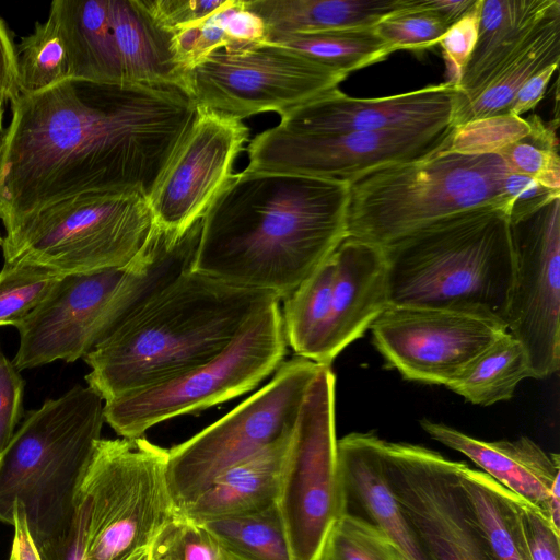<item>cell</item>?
I'll return each mask as SVG.
<instances>
[{"label":"cell","mask_w":560,"mask_h":560,"mask_svg":"<svg viewBox=\"0 0 560 560\" xmlns=\"http://www.w3.org/2000/svg\"><path fill=\"white\" fill-rule=\"evenodd\" d=\"M160 289L158 273L131 261L122 268L62 277L46 299L14 325L22 371L83 359Z\"/></svg>","instance_id":"30bf717a"},{"label":"cell","mask_w":560,"mask_h":560,"mask_svg":"<svg viewBox=\"0 0 560 560\" xmlns=\"http://www.w3.org/2000/svg\"><path fill=\"white\" fill-rule=\"evenodd\" d=\"M510 172L499 154L443 150L374 171L349 185L347 237L383 247L443 218L502 206Z\"/></svg>","instance_id":"52a82bcc"},{"label":"cell","mask_w":560,"mask_h":560,"mask_svg":"<svg viewBox=\"0 0 560 560\" xmlns=\"http://www.w3.org/2000/svg\"><path fill=\"white\" fill-rule=\"evenodd\" d=\"M13 539L9 560H42L38 550L30 535L25 513L22 505H13Z\"/></svg>","instance_id":"f907efd6"},{"label":"cell","mask_w":560,"mask_h":560,"mask_svg":"<svg viewBox=\"0 0 560 560\" xmlns=\"http://www.w3.org/2000/svg\"><path fill=\"white\" fill-rule=\"evenodd\" d=\"M527 377H530L528 354L505 330L446 387L471 404L490 406L509 400L520 382Z\"/></svg>","instance_id":"f546056e"},{"label":"cell","mask_w":560,"mask_h":560,"mask_svg":"<svg viewBox=\"0 0 560 560\" xmlns=\"http://www.w3.org/2000/svg\"><path fill=\"white\" fill-rule=\"evenodd\" d=\"M558 1L480 0L478 38L457 84L455 114L472 102L526 45Z\"/></svg>","instance_id":"603a6c76"},{"label":"cell","mask_w":560,"mask_h":560,"mask_svg":"<svg viewBox=\"0 0 560 560\" xmlns=\"http://www.w3.org/2000/svg\"><path fill=\"white\" fill-rule=\"evenodd\" d=\"M560 197L559 191L551 190L535 178L509 172L502 184V208L509 217V221H516L545 203L549 200Z\"/></svg>","instance_id":"7bdbcfd3"},{"label":"cell","mask_w":560,"mask_h":560,"mask_svg":"<svg viewBox=\"0 0 560 560\" xmlns=\"http://www.w3.org/2000/svg\"><path fill=\"white\" fill-rule=\"evenodd\" d=\"M530 129L528 119L509 113L477 118L453 127L443 150L466 155L499 154Z\"/></svg>","instance_id":"8d00e7d4"},{"label":"cell","mask_w":560,"mask_h":560,"mask_svg":"<svg viewBox=\"0 0 560 560\" xmlns=\"http://www.w3.org/2000/svg\"><path fill=\"white\" fill-rule=\"evenodd\" d=\"M269 42L293 49L347 75L394 52L374 27L285 34Z\"/></svg>","instance_id":"4dcf8cb0"},{"label":"cell","mask_w":560,"mask_h":560,"mask_svg":"<svg viewBox=\"0 0 560 560\" xmlns=\"http://www.w3.org/2000/svg\"><path fill=\"white\" fill-rule=\"evenodd\" d=\"M220 18L230 46L226 50L242 49L268 42L262 20L244 7L243 0H228Z\"/></svg>","instance_id":"bcb514c9"},{"label":"cell","mask_w":560,"mask_h":560,"mask_svg":"<svg viewBox=\"0 0 560 560\" xmlns=\"http://www.w3.org/2000/svg\"><path fill=\"white\" fill-rule=\"evenodd\" d=\"M385 477L425 560H497L460 485V462L382 441Z\"/></svg>","instance_id":"5bb4252c"},{"label":"cell","mask_w":560,"mask_h":560,"mask_svg":"<svg viewBox=\"0 0 560 560\" xmlns=\"http://www.w3.org/2000/svg\"><path fill=\"white\" fill-rule=\"evenodd\" d=\"M530 131L503 149L499 155L511 172L535 178L542 186L560 192V158L556 127L537 116L527 118Z\"/></svg>","instance_id":"e575fe53"},{"label":"cell","mask_w":560,"mask_h":560,"mask_svg":"<svg viewBox=\"0 0 560 560\" xmlns=\"http://www.w3.org/2000/svg\"><path fill=\"white\" fill-rule=\"evenodd\" d=\"M558 66L559 63L551 65L533 75L517 92L506 113L521 116L534 108L544 97L547 85Z\"/></svg>","instance_id":"681fc988"},{"label":"cell","mask_w":560,"mask_h":560,"mask_svg":"<svg viewBox=\"0 0 560 560\" xmlns=\"http://www.w3.org/2000/svg\"><path fill=\"white\" fill-rule=\"evenodd\" d=\"M332 255L336 269L328 314L310 359L326 366L389 306L382 247L346 237Z\"/></svg>","instance_id":"ffe728a7"},{"label":"cell","mask_w":560,"mask_h":560,"mask_svg":"<svg viewBox=\"0 0 560 560\" xmlns=\"http://www.w3.org/2000/svg\"><path fill=\"white\" fill-rule=\"evenodd\" d=\"M335 269L331 254L283 299L281 315L288 345L296 355L307 360L318 342L328 314Z\"/></svg>","instance_id":"d6a6232c"},{"label":"cell","mask_w":560,"mask_h":560,"mask_svg":"<svg viewBox=\"0 0 560 560\" xmlns=\"http://www.w3.org/2000/svg\"><path fill=\"white\" fill-rule=\"evenodd\" d=\"M167 450L143 436L100 439L77 487L68 529L39 545L42 560H127L177 514Z\"/></svg>","instance_id":"5b68a950"},{"label":"cell","mask_w":560,"mask_h":560,"mask_svg":"<svg viewBox=\"0 0 560 560\" xmlns=\"http://www.w3.org/2000/svg\"><path fill=\"white\" fill-rule=\"evenodd\" d=\"M104 399L77 384L30 410L0 455V521L19 502L35 546L63 534L77 487L101 439Z\"/></svg>","instance_id":"8992f818"},{"label":"cell","mask_w":560,"mask_h":560,"mask_svg":"<svg viewBox=\"0 0 560 560\" xmlns=\"http://www.w3.org/2000/svg\"><path fill=\"white\" fill-rule=\"evenodd\" d=\"M335 374L320 365L292 432L277 501L293 560H320L347 502L335 427Z\"/></svg>","instance_id":"7c38bea8"},{"label":"cell","mask_w":560,"mask_h":560,"mask_svg":"<svg viewBox=\"0 0 560 560\" xmlns=\"http://www.w3.org/2000/svg\"><path fill=\"white\" fill-rule=\"evenodd\" d=\"M292 432L223 471L178 514L202 523L258 512L277 504Z\"/></svg>","instance_id":"cb8c5ba5"},{"label":"cell","mask_w":560,"mask_h":560,"mask_svg":"<svg viewBox=\"0 0 560 560\" xmlns=\"http://www.w3.org/2000/svg\"><path fill=\"white\" fill-rule=\"evenodd\" d=\"M382 249L389 305L462 313L506 327L514 257L501 206L443 218Z\"/></svg>","instance_id":"277c9868"},{"label":"cell","mask_w":560,"mask_h":560,"mask_svg":"<svg viewBox=\"0 0 560 560\" xmlns=\"http://www.w3.org/2000/svg\"><path fill=\"white\" fill-rule=\"evenodd\" d=\"M108 16L124 82L184 90L174 33L159 24L142 0H108Z\"/></svg>","instance_id":"d4e9b609"},{"label":"cell","mask_w":560,"mask_h":560,"mask_svg":"<svg viewBox=\"0 0 560 560\" xmlns=\"http://www.w3.org/2000/svg\"><path fill=\"white\" fill-rule=\"evenodd\" d=\"M452 129L313 133L277 125L250 141L245 170L300 174L350 185L374 171L440 151Z\"/></svg>","instance_id":"9a60e30c"},{"label":"cell","mask_w":560,"mask_h":560,"mask_svg":"<svg viewBox=\"0 0 560 560\" xmlns=\"http://www.w3.org/2000/svg\"><path fill=\"white\" fill-rule=\"evenodd\" d=\"M347 74L271 42L219 49L184 71V90L197 108L236 119L279 115L335 89Z\"/></svg>","instance_id":"4fadbf2b"},{"label":"cell","mask_w":560,"mask_h":560,"mask_svg":"<svg viewBox=\"0 0 560 560\" xmlns=\"http://www.w3.org/2000/svg\"><path fill=\"white\" fill-rule=\"evenodd\" d=\"M420 424L432 439L470 458L482 472L549 517L551 489L560 477L558 454L545 452L527 436L488 442L429 419Z\"/></svg>","instance_id":"44dd1931"},{"label":"cell","mask_w":560,"mask_h":560,"mask_svg":"<svg viewBox=\"0 0 560 560\" xmlns=\"http://www.w3.org/2000/svg\"><path fill=\"white\" fill-rule=\"evenodd\" d=\"M248 133L242 120L198 108L192 127L149 199L154 224L180 236L201 219L233 175Z\"/></svg>","instance_id":"ac0fdd59"},{"label":"cell","mask_w":560,"mask_h":560,"mask_svg":"<svg viewBox=\"0 0 560 560\" xmlns=\"http://www.w3.org/2000/svg\"><path fill=\"white\" fill-rule=\"evenodd\" d=\"M448 27L434 12L417 9L413 0L411 9L385 18L374 30L396 51L433 47Z\"/></svg>","instance_id":"ab89813d"},{"label":"cell","mask_w":560,"mask_h":560,"mask_svg":"<svg viewBox=\"0 0 560 560\" xmlns=\"http://www.w3.org/2000/svg\"><path fill=\"white\" fill-rule=\"evenodd\" d=\"M48 15L54 19L67 50L69 79L124 83L108 0H55Z\"/></svg>","instance_id":"484cf974"},{"label":"cell","mask_w":560,"mask_h":560,"mask_svg":"<svg viewBox=\"0 0 560 560\" xmlns=\"http://www.w3.org/2000/svg\"><path fill=\"white\" fill-rule=\"evenodd\" d=\"M287 347L276 300L256 312L210 361L163 383L106 400L105 422L122 438H139L162 421L235 398L276 372Z\"/></svg>","instance_id":"9c48e42d"},{"label":"cell","mask_w":560,"mask_h":560,"mask_svg":"<svg viewBox=\"0 0 560 560\" xmlns=\"http://www.w3.org/2000/svg\"><path fill=\"white\" fill-rule=\"evenodd\" d=\"M151 560H232L201 524L177 514L150 546Z\"/></svg>","instance_id":"74e56055"},{"label":"cell","mask_w":560,"mask_h":560,"mask_svg":"<svg viewBox=\"0 0 560 560\" xmlns=\"http://www.w3.org/2000/svg\"><path fill=\"white\" fill-rule=\"evenodd\" d=\"M0 139V219L12 233L83 195L150 199L198 115L174 85L68 79L19 94Z\"/></svg>","instance_id":"6da1fadb"},{"label":"cell","mask_w":560,"mask_h":560,"mask_svg":"<svg viewBox=\"0 0 560 560\" xmlns=\"http://www.w3.org/2000/svg\"><path fill=\"white\" fill-rule=\"evenodd\" d=\"M516 503L532 560H559L560 530L536 505L518 495Z\"/></svg>","instance_id":"b9f144b4"},{"label":"cell","mask_w":560,"mask_h":560,"mask_svg":"<svg viewBox=\"0 0 560 560\" xmlns=\"http://www.w3.org/2000/svg\"><path fill=\"white\" fill-rule=\"evenodd\" d=\"M194 24L182 27L174 33L176 59L184 71L219 49L230 46L220 18V10Z\"/></svg>","instance_id":"60d3db41"},{"label":"cell","mask_w":560,"mask_h":560,"mask_svg":"<svg viewBox=\"0 0 560 560\" xmlns=\"http://www.w3.org/2000/svg\"><path fill=\"white\" fill-rule=\"evenodd\" d=\"M2 242H3V236L0 235V247L2 245Z\"/></svg>","instance_id":"11a10c76"},{"label":"cell","mask_w":560,"mask_h":560,"mask_svg":"<svg viewBox=\"0 0 560 560\" xmlns=\"http://www.w3.org/2000/svg\"><path fill=\"white\" fill-rule=\"evenodd\" d=\"M479 20L480 0H476L470 11L451 25L439 42L446 62L453 69L451 82L456 85L475 49L478 38Z\"/></svg>","instance_id":"ee69618b"},{"label":"cell","mask_w":560,"mask_h":560,"mask_svg":"<svg viewBox=\"0 0 560 560\" xmlns=\"http://www.w3.org/2000/svg\"><path fill=\"white\" fill-rule=\"evenodd\" d=\"M277 36L374 27L387 16L409 10L413 0H243Z\"/></svg>","instance_id":"4316f807"},{"label":"cell","mask_w":560,"mask_h":560,"mask_svg":"<svg viewBox=\"0 0 560 560\" xmlns=\"http://www.w3.org/2000/svg\"><path fill=\"white\" fill-rule=\"evenodd\" d=\"M154 228L137 192L83 195L56 203L3 236L4 262H25L59 277L129 265Z\"/></svg>","instance_id":"ba28073f"},{"label":"cell","mask_w":560,"mask_h":560,"mask_svg":"<svg viewBox=\"0 0 560 560\" xmlns=\"http://www.w3.org/2000/svg\"><path fill=\"white\" fill-rule=\"evenodd\" d=\"M370 328L375 348L404 378L445 386L505 331L462 313L395 305Z\"/></svg>","instance_id":"e0dca14e"},{"label":"cell","mask_w":560,"mask_h":560,"mask_svg":"<svg viewBox=\"0 0 560 560\" xmlns=\"http://www.w3.org/2000/svg\"><path fill=\"white\" fill-rule=\"evenodd\" d=\"M24 381L12 361L0 352V455L22 416Z\"/></svg>","instance_id":"f6af8a7d"},{"label":"cell","mask_w":560,"mask_h":560,"mask_svg":"<svg viewBox=\"0 0 560 560\" xmlns=\"http://www.w3.org/2000/svg\"><path fill=\"white\" fill-rule=\"evenodd\" d=\"M560 60V1L548 12L526 45L509 60L468 105L459 109L453 125L505 114L522 86L545 68Z\"/></svg>","instance_id":"83f0119b"},{"label":"cell","mask_w":560,"mask_h":560,"mask_svg":"<svg viewBox=\"0 0 560 560\" xmlns=\"http://www.w3.org/2000/svg\"><path fill=\"white\" fill-rule=\"evenodd\" d=\"M457 104V85L448 81L376 98H355L335 89L283 113L278 126L313 133L438 130L454 127Z\"/></svg>","instance_id":"d6986e66"},{"label":"cell","mask_w":560,"mask_h":560,"mask_svg":"<svg viewBox=\"0 0 560 560\" xmlns=\"http://www.w3.org/2000/svg\"><path fill=\"white\" fill-rule=\"evenodd\" d=\"M320 560H389L388 538L364 517L346 512L335 525Z\"/></svg>","instance_id":"f35d334b"},{"label":"cell","mask_w":560,"mask_h":560,"mask_svg":"<svg viewBox=\"0 0 560 560\" xmlns=\"http://www.w3.org/2000/svg\"><path fill=\"white\" fill-rule=\"evenodd\" d=\"M382 441L376 434L349 433L337 440V459L347 511L357 504L408 560H425L385 477Z\"/></svg>","instance_id":"7402d4cb"},{"label":"cell","mask_w":560,"mask_h":560,"mask_svg":"<svg viewBox=\"0 0 560 560\" xmlns=\"http://www.w3.org/2000/svg\"><path fill=\"white\" fill-rule=\"evenodd\" d=\"M280 299L187 270L83 357L104 401L163 383L220 354L259 310Z\"/></svg>","instance_id":"3957f363"},{"label":"cell","mask_w":560,"mask_h":560,"mask_svg":"<svg viewBox=\"0 0 560 560\" xmlns=\"http://www.w3.org/2000/svg\"><path fill=\"white\" fill-rule=\"evenodd\" d=\"M458 476L497 560H532L516 495L466 463L460 462Z\"/></svg>","instance_id":"f1b7e54d"},{"label":"cell","mask_w":560,"mask_h":560,"mask_svg":"<svg viewBox=\"0 0 560 560\" xmlns=\"http://www.w3.org/2000/svg\"><path fill=\"white\" fill-rule=\"evenodd\" d=\"M143 2L162 27L175 33L184 26L210 16L225 3V0H144Z\"/></svg>","instance_id":"7dc6e473"},{"label":"cell","mask_w":560,"mask_h":560,"mask_svg":"<svg viewBox=\"0 0 560 560\" xmlns=\"http://www.w3.org/2000/svg\"><path fill=\"white\" fill-rule=\"evenodd\" d=\"M199 524L219 540L232 560H293L277 504Z\"/></svg>","instance_id":"1f68e13d"},{"label":"cell","mask_w":560,"mask_h":560,"mask_svg":"<svg viewBox=\"0 0 560 560\" xmlns=\"http://www.w3.org/2000/svg\"><path fill=\"white\" fill-rule=\"evenodd\" d=\"M348 205V183L244 170L203 214L191 270L283 300L347 237Z\"/></svg>","instance_id":"7a4b0ae2"},{"label":"cell","mask_w":560,"mask_h":560,"mask_svg":"<svg viewBox=\"0 0 560 560\" xmlns=\"http://www.w3.org/2000/svg\"><path fill=\"white\" fill-rule=\"evenodd\" d=\"M476 0H416V8L438 14L448 26L462 19Z\"/></svg>","instance_id":"816d5d0a"},{"label":"cell","mask_w":560,"mask_h":560,"mask_svg":"<svg viewBox=\"0 0 560 560\" xmlns=\"http://www.w3.org/2000/svg\"><path fill=\"white\" fill-rule=\"evenodd\" d=\"M514 283L506 331L525 348L530 377L560 365V197L510 222Z\"/></svg>","instance_id":"2e32d148"},{"label":"cell","mask_w":560,"mask_h":560,"mask_svg":"<svg viewBox=\"0 0 560 560\" xmlns=\"http://www.w3.org/2000/svg\"><path fill=\"white\" fill-rule=\"evenodd\" d=\"M2 118H3V110L0 109V135L2 133Z\"/></svg>","instance_id":"db71d44e"},{"label":"cell","mask_w":560,"mask_h":560,"mask_svg":"<svg viewBox=\"0 0 560 560\" xmlns=\"http://www.w3.org/2000/svg\"><path fill=\"white\" fill-rule=\"evenodd\" d=\"M389 560H408L405 555L388 539Z\"/></svg>","instance_id":"f5cc1de1"},{"label":"cell","mask_w":560,"mask_h":560,"mask_svg":"<svg viewBox=\"0 0 560 560\" xmlns=\"http://www.w3.org/2000/svg\"><path fill=\"white\" fill-rule=\"evenodd\" d=\"M20 94L48 90L69 79L67 50L54 19L36 22L18 48Z\"/></svg>","instance_id":"836d02e7"},{"label":"cell","mask_w":560,"mask_h":560,"mask_svg":"<svg viewBox=\"0 0 560 560\" xmlns=\"http://www.w3.org/2000/svg\"><path fill=\"white\" fill-rule=\"evenodd\" d=\"M319 368L300 355L283 361L261 389L167 450L166 482L177 512L190 505L223 471L293 431Z\"/></svg>","instance_id":"8fae6325"},{"label":"cell","mask_w":560,"mask_h":560,"mask_svg":"<svg viewBox=\"0 0 560 560\" xmlns=\"http://www.w3.org/2000/svg\"><path fill=\"white\" fill-rule=\"evenodd\" d=\"M19 94L18 51L11 31L0 18V109Z\"/></svg>","instance_id":"c3c4849f"},{"label":"cell","mask_w":560,"mask_h":560,"mask_svg":"<svg viewBox=\"0 0 560 560\" xmlns=\"http://www.w3.org/2000/svg\"><path fill=\"white\" fill-rule=\"evenodd\" d=\"M61 278L36 265L4 262L0 271V326H14L23 319Z\"/></svg>","instance_id":"d590c367"}]
</instances>
